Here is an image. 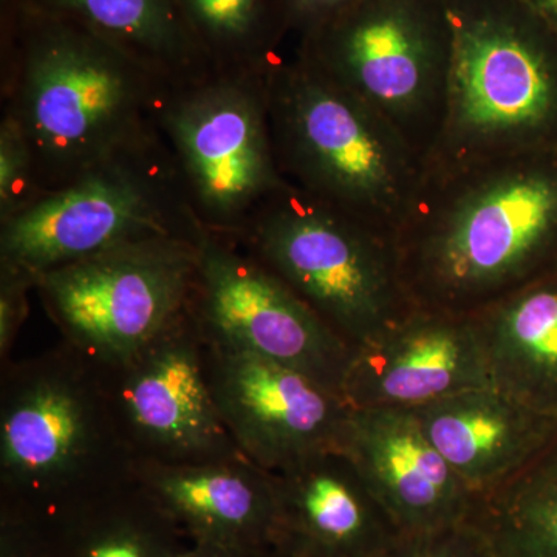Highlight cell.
<instances>
[{"instance_id": "21", "label": "cell", "mask_w": 557, "mask_h": 557, "mask_svg": "<svg viewBox=\"0 0 557 557\" xmlns=\"http://www.w3.org/2000/svg\"><path fill=\"white\" fill-rule=\"evenodd\" d=\"M40 523L53 557H182L189 545L137 478Z\"/></svg>"}, {"instance_id": "16", "label": "cell", "mask_w": 557, "mask_h": 557, "mask_svg": "<svg viewBox=\"0 0 557 557\" xmlns=\"http://www.w3.org/2000/svg\"><path fill=\"white\" fill-rule=\"evenodd\" d=\"M135 478L190 545L233 557H281L274 478L248 458L182 467L135 463Z\"/></svg>"}, {"instance_id": "23", "label": "cell", "mask_w": 557, "mask_h": 557, "mask_svg": "<svg viewBox=\"0 0 557 557\" xmlns=\"http://www.w3.org/2000/svg\"><path fill=\"white\" fill-rule=\"evenodd\" d=\"M194 39L214 69L259 67L262 0H177Z\"/></svg>"}, {"instance_id": "18", "label": "cell", "mask_w": 557, "mask_h": 557, "mask_svg": "<svg viewBox=\"0 0 557 557\" xmlns=\"http://www.w3.org/2000/svg\"><path fill=\"white\" fill-rule=\"evenodd\" d=\"M412 410L429 442L478 497L518 474L557 432L556 418L493 386L468 388Z\"/></svg>"}, {"instance_id": "22", "label": "cell", "mask_w": 557, "mask_h": 557, "mask_svg": "<svg viewBox=\"0 0 557 557\" xmlns=\"http://www.w3.org/2000/svg\"><path fill=\"white\" fill-rule=\"evenodd\" d=\"M469 520L494 557H557V432L518 474L478 497Z\"/></svg>"}, {"instance_id": "14", "label": "cell", "mask_w": 557, "mask_h": 557, "mask_svg": "<svg viewBox=\"0 0 557 557\" xmlns=\"http://www.w3.org/2000/svg\"><path fill=\"white\" fill-rule=\"evenodd\" d=\"M339 450L399 533H423L471 518L478 496L429 442L412 409L351 408Z\"/></svg>"}, {"instance_id": "1", "label": "cell", "mask_w": 557, "mask_h": 557, "mask_svg": "<svg viewBox=\"0 0 557 557\" xmlns=\"http://www.w3.org/2000/svg\"><path fill=\"white\" fill-rule=\"evenodd\" d=\"M547 152L426 170L395 237L418 310L472 317L557 271V163Z\"/></svg>"}, {"instance_id": "12", "label": "cell", "mask_w": 557, "mask_h": 557, "mask_svg": "<svg viewBox=\"0 0 557 557\" xmlns=\"http://www.w3.org/2000/svg\"><path fill=\"white\" fill-rule=\"evenodd\" d=\"M97 369L135 463L182 467L245 457L212 398L193 311L137 354Z\"/></svg>"}, {"instance_id": "19", "label": "cell", "mask_w": 557, "mask_h": 557, "mask_svg": "<svg viewBox=\"0 0 557 557\" xmlns=\"http://www.w3.org/2000/svg\"><path fill=\"white\" fill-rule=\"evenodd\" d=\"M472 317L491 386L557 420V271Z\"/></svg>"}, {"instance_id": "13", "label": "cell", "mask_w": 557, "mask_h": 557, "mask_svg": "<svg viewBox=\"0 0 557 557\" xmlns=\"http://www.w3.org/2000/svg\"><path fill=\"white\" fill-rule=\"evenodd\" d=\"M212 398L237 448L271 474L339 450L351 406L317 381L248 351L205 343Z\"/></svg>"}, {"instance_id": "10", "label": "cell", "mask_w": 557, "mask_h": 557, "mask_svg": "<svg viewBox=\"0 0 557 557\" xmlns=\"http://www.w3.org/2000/svg\"><path fill=\"white\" fill-rule=\"evenodd\" d=\"M200 240L121 245L44 274L36 292L61 341L94 364H116L188 313Z\"/></svg>"}, {"instance_id": "20", "label": "cell", "mask_w": 557, "mask_h": 557, "mask_svg": "<svg viewBox=\"0 0 557 557\" xmlns=\"http://www.w3.org/2000/svg\"><path fill=\"white\" fill-rule=\"evenodd\" d=\"M17 9L83 28L172 86L215 70L194 39L177 0H17Z\"/></svg>"}, {"instance_id": "17", "label": "cell", "mask_w": 557, "mask_h": 557, "mask_svg": "<svg viewBox=\"0 0 557 557\" xmlns=\"http://www.w3.org/2000/svg\"><path fill=\"white\" fill-rule=\"evenodd\" d=\"M273 478L281 557H386L401 536L341 450Z\"/></svg>"}, {"instance_id": "6", "label": "cell", "mask_w": 557, "mask_h": 557, "mask_svg": "<svg viewBox=\"0 0 557 557\" xmlns=\"http://www.w3.org/2000/svg\"><path fill=\"white\" fill-rule=\"evenodd\" d=\"M205 231L157 124L138 141L0 222V265L24 271L36 282L121 245L163 237L199 242Z\"/></svg>"}, {"instance_id": "4", "label": "cell", "mask_w": 557, "mask_h": 557, "mask_svg": "<svg viewBox=\"0 0 557 557\" xmlns=\"http://www.w3.org/2000/svg\"><path fill=\"white\" fill-rule=\"evenodd\" d=\"M263 78L284 182L395 242L426 161L387 120L302 54H271Z\"/></svg>"}, {"instance_id": "5", "label": "cell", "mask_w": 557, "mask_h": 557, "mask_svg": "<svg viewBox=\"0 0 557 557\" xmlns=\"http://www.w3.org/2000/svg\"><path fill=\"white\" fill-rule=\"evenodd\" d=\"M453 33L445 126L426 170L547 152L557 62L511 0H446Z\"/></svg>"}, {"instance_id": "28", "label": "cell", "mask_w": 557, "mask_h": 557, "mask_svg": "<svg viewBox=\"0 0 557 557\" xmlns=\"http://www.w3.org/2000/svg\"><path fill=\"white\" fill-rule=\"evenodd\" d=\"M354 2L357 0H288V5L299 16L317 20L318 27Z\"/></svg>"}, {"instance_id": "8", "label": "cell", "mask_w": 557, "mask_h": 557, "mask_svg": "<svg viewBox=\"0 0 557 557\" xmlns=\"http://www.w3.org/2000/svg\"><path fill=\"white\" fill-rule=\"evenodd\" d=\"M299 53L387 120L428 168L448 109L446 0H357L318 25Z\"/></svg>"}, {"instance_id": "7", "label": "cell", "mask_w": 557, "mask_h": 557, "mask_svg": "<svg viewBox=\"0 0 557 557\" xmlns=\"http://www.w3.org/2000/svg\"><path fill=\"white\" fill-rule=\"evenodd\" d=\"M231 240L276 274L355 350L416 310L394 240L287 183Z\"/></svg>"}, {"instance_id": "9", "label": "cell", "mask_w": 557, "mask_h": 557, "mask_svg": "<svg viewBox=\"0 0 557 557\" xmlns=\"http://www.w3.org/2000/svg\"><path fill=\"white\" fill-rule=\"evenodd\" d=\"M156 120L205 230L234 239L284 185L271 139L263 64L168 86Z\"/></svg>"}, {"instance_id": "24", "label": "cell", "mask_w": 557, "mask_h": 557, "mask_svg": "<svg viewBox=\"0 0 557 557\" xmlns=\"http://www.w3.org/2000/svg\"><path fill=\"white\" fill-rule=\"evenodd\" d=\"M40 186L30 143L14 116L2 110L0 120V222L35 203Z\"/></svg>"}, {"instance_id": "25", "label": "cell", "mask_w": 557, "mask_h": 557, "mask_svg": "<svg viewBox=\"0 0 557 557\" xmlns=\"http://www.w3.org/2000/svg\"><path fill=\"white\" fill-rule=\"evenodd\" d=\"M386 557H494L486 537L471 520L401 534Z\"/></svg>"}, {"instance_id": "11", "label": "cell", "mask_w": 557, "mask_h": 557, "mask_svg": "<svg viewBox=\"0 0 557 557\" xmlns=\"http://www.w3.org/2000/svg\"><path fill=\"white\" fill-rule=\"evenodd\" d=\"M190 311L205 343L270 359L344 397L355 348L237 242L205 231Z\"/></svg>"}, {"instance_id": "29", "label": "cell", "mask_w": 557, "mask_h": 557, "mask_svg": "<svg viewBox=\"0 0 557 557\" xmlns=\"http://www.w3.org/2000/svg\"><path fill=\"white\" fill-rule=\"evenodd\" d=\"M182 557H233L218 548L207 547V545H188L183 552Z\"/></svg>"}, {"instance_id": "30", "label": "cell", "mask_w": 557, "mask_h": 557, "mask_svg": "<svg viewBox=\"0 0 557 557\" xmlns=\"http://www.w3.org/2000/svg\"><path fill=\"white\" fill-rule=\"evenodd\" d=\"M539 10H544L548 16L557 20V0H531Z\"/></svg>"}, {"instance_id": "15", "label": "cell", "mask_w": 557, "mask_h": 557, "mask_svg": "<svg viewBox=\"0 0 557 557\" xmlns=\"http://www.w3.org/2000/svg\"><path fill=\"white\" fill-rule=\"evenodd\" d=\"M491 386L474 317L413 310L355 350L344 383L351 408H418Z\"/></svg>"}, {"instance_id": "27", "label": "cell", "mask_w": 557, "mask_h": 557, "mask_svg": "<svg viewBox=\"0 0 557 557\" xmlns=\"http://www.w3.org/2000/svg\"><path fill=\"white\" fill-rule=\"evenodd\" d=\"M0 557H53L40 520L0 511Z\"/></svg>"}, {"instance_id": "3", "label": "cell", "mask_w": 557, "mask_h": 557, "mask_svg": "<svg viewBox=\"0 0 557 557\" xmlns=\"http://www.w3.org/2000/svg\"><path fill=\"white\" fill-rule=\"evenodd\" d=\"M0 366V511L49 519L135 479L94 362L61 341Z\"/></svg>"}, {"instance_id": "26", "label": "cell", "mask_w": 557, "mask_h": 557, "mask_svg": "<svg viewBox=\"0 0 557 557\" xmlns=\"http://www.w3.org/2000/svg\"><path fill=\"white\" fill-rule=\"evenodd\" d=\"M32 289H36L35 278L13 267L0 265V364L10 361L17 335L27 321Z\"/></svg>"}, {"instance_id": "2", "label": "cell", "mask_w": 557, "mask_h": 557, "mask_svg": "<svg viewBox=\"0 0 557 557\" xmlns=\"http://www.w3.org/2000/svg\"><path fill=\"white\" fill-rule=\"evenodd\" d=\"M21 16L24 38L3 73V110L24 131L49 193L156 129L170 83L83 28Z\"/></svg>"}]
</instances>
